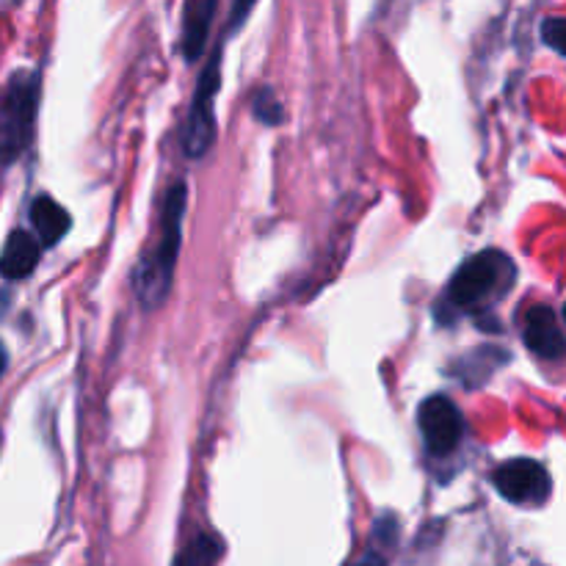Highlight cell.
Masks as SVG:
<instances>
[{
	"label": "cell",
	"mask_w": 566,
	"mask_h": 566,
	"mask_svg": "<svg viewBox=\"0 0 566 566\" xmlns=\"http://www.w3.org/2000/svg\"><path fill=\"white\" fill-rule=\"evenodd\" d=\"M514 276H517V269L512 260L497 249H486L459 265V271L448 282L446 298L453 310H464V313L490 307L492 302L512 291Z\"/></svg>",
	"instance_id": "7a4b0ae2"
},
{
	"label": "cell",
	"mask_w": 566,
	"mask_h": 566,
	"mask_svg": "<svg viewBox=\"0 0 566 566\" xmlns=\"http://www.w3.org/2000/svg\"><path fill=\"white\" fill-rule=\"evenodd\" d=\"M221 553H224V542L213 534L193 536L191 545L177 556L175 566H216Z\"/></svg>",
	"instance_id": "8fae6325"
},
{
	"label": "cell",
	"mask_w": 566,
	"mask_h": 566,
	"mask_svg": "<svg viewBox=\"0 0 566 566\" xmlns=\"http://www.w3.org/2000/svg\"><path fill=\"white\" fill-rule=\"evenodd\" d=\"M523 340L528 346V352L539 359H556L566 357V337L558 326L556 313L545 304L539 307H531L528 315H525V332H523Z\"/></svg>",
	"instance_id": "52a82bcc"
},
{
	"label": "cell",
	"mask_w": 566,
	"mask_h": 566,
	"mask_svg": "<svg viewBox=\"0 0 566 566\" xmlns=\"http://www.w3.org/2000/svg\"><path fill=\"white\" fill-rule=\"evenodd\" d=\"M36 75L22 72L6 88L0 99V164H11L31 144L36 119Z\"/></svg>",
	"instance_id": "3957f363"
},
{
	"label": "cell",
	"mask_w": 566,
	"mask_h": 566,
	"mask_svg": "<svg viewBox=\"0 0 566 566\" xmlns=\"http://www.w3.org/2000/svg\"><path fill=\"white\" fill-rule=\"evenodd\" d=\"M221 83V50L210 59L202 75L197 81V92H193L191 111H188L186 127H182V153L188 158L199 160L205 158L216 138V116H213V99L219 94Z\"/></svg>",
	"instance_id": "277c9868"
},
{
	"label": "cell",
	"mask_w": 566,
	"mask_h": 566,
	"mask_svg": "<svg viewBox=\"0 0 566 566\" xmlns=\"http://www.w3.org/2000/svg\"><path fill=\"white\" fill-rule=\"evenodd\" d=\"M254 114H258V119L265 122V125H276V122L282 119V105L276 103V97L269 88H260L258 97H254Z\"/></svg>",
	"instance_id": "4fadbf2b"
},
{
	"label": "cell",
	"mask_w": 566,
	"mask_h": 566,
	"mask_svg": "<svg viewBox=\"0 0 566 566\" xmlns=\"http://www.w3.org/2000/svg\"><path fill=\"white\" fill-rule=\"evenodd\" d=\"M542 42L566 59V17H547L542 22Z\"/></svg>",
	"instance_id": "7c38bea8"
},
{
	"label": "cell",
	"mask_w": 566,
	"mask_h": 566,
	"mask_svg": "<svg viewBox=\"0 0 566 566\" xmlns=\"http://www.w3.org/2000/svg\"><path fill=\"white\" fill-rule=\"evenodd\" d=\"M39 258H42V247H39L36 238L28 235L25 230H14L6 241L3 252H0V276L22 280L36 269Z\"/></svg>",
	"instance_id": "ba28073f"
},
{
	"label": "cell",
	"mask_w": 566,
	"mask_h": 566,
	"mask_svg": "<svg viewBox=\"0 0 566 566\" xmlns=\"http://www.w3.org/2000/svg\"><path fill=\"white\" fill-rule=\"evenodd\" d=\"M564 321H566V304H564Z\"/></svg>",
	"instance_id": "2e32d148"
},
{
	"label": "cell",
	"mask_w": 566,
	"mask_h": 566,
	"mask_svg": "<svg viewBox=\"0 0 566 566\" xmlns=\"http://www.w3.org/2000/svg\"><path fill=\"white\" fill-rule=\"evenodd\" d=\"M3 368H6V354L3 348H0V374H3Z\"/></svg>",
	"instance_id": "5bb4252c"
},
{
	"label": "cell",
	"mask_w": 566,
	"mask_h": 566,
	"mask_svg": "<svg viewBox=\"0 0 566 566\" xmlns=\"http://www.w3.org/2000/svg\"><path fill=\"white\" fill-rule=\"evenodd\" d=\"M357 566H379V564H376V558H365V562L357 564Z\"/></svg>",
	"instance_id": "9a60e30c"
},
{
	"label": "cell",
	"mask_w": 566,
	"mask_h": 566,
	"mask_svg": "<svg viewBox=\"0 0 566 566\" xmlns=\"http://www.w3.org/2000/svg\"><path fill=\"white\" fill-rule=\"evenodd\" d=\"M213 14H216L213 0H193V3L186 6V14H182V36H180V50L182 55H186V61L199 59V53L205 50Z\"/></svg>",
	"instance_id": "9c48e42d"
},
{
	"label": "cell",
	"mask_w": 566,
	"mask_h": 566,
	"mask_svg": "<svg viewBox=\"0 0 566 566\" xmlns=\"http://www.w3.org/2000/svg\"><path fill=\"white\" fill-rule=\"evenodd\" d=\"M186 202V182L171 186L169 193H166L164 213H160L158 241H155L153 249H147V254L138 260V269L133 271V287H136V296L142 298V304L147 310H155L169 296L171 280H175L177 254H180Z\"/></svg>",
	"instance_id": "6da1fadb"
},
{
	"label": "cell",
	"mask_w": 566,
	"mask_h": 566,
	"mask_svg": "<svg viewBox=\"0 0 566 566\" xmlns=\"http://www.w3.org/2000/svg\"><path fill=\"white\" fill-rule=\"evenodd\" d=\"M418 426L426 448L434 457H451L462 446L464 420L448 396H429L418 407Z\"/></svg>",
	"instance_id": "8992f818"
},
{
	"label": "cell",
	"mask_w": 566,
	"mask_h": 566,
	"mask_svg": "<svg viewBox=\"0 0 566 566\" xmlns=\"http://www.w3.org/2000/svg\"><path fill=\"white\" fill-rule=\"evenodd\" d=\"M31 221H33V230H36L39 243H42V247H55V243H59L61 238L70 232V224H72L70 213H66V210L61 208L55 199H50L48 193H42V197L33 199Z\"/></svg>",
	"instance_id": "30bf717a"
},
{
	"label": "cell",
	"mask_w": 566,
	"mask_h": 566,
	"mask_svg": "<svg viewBox=\"0 0 566 566\" xmlns=\"http://www.w3.org/2000/svg\"><path fill=\"white\" fill-rule=\"evenodd\" d=\"M492 484L514 506H545L553 492L551 473L534 459H509L497 464Z\"/></svg>",
	"instance_id": "5b68a950"
}]
</instances>
